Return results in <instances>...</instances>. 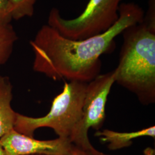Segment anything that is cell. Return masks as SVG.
I'll return each mask as SVG.
<instances>
[{
    "label": "cell",
    "instance_id": "5b68a950",
    "mask_svg": "<svg viewBox=\"0 0 155 155\" xmlns=\"http://www.w3.org/2000/svg\"><path fill=\"white\" fill-rule=\"evenodd\" d=\"M116 82L114 70L99 75L87 83L82 108L81 126L71 143L78 149L89 155H109L95 149L89 140L90 127L98 130L105 118V106L108 95Z\"/></svg>",
    "mask_w": 155,
    "mask_h": 155
},
{
    "label": "cell",
    "instance_id": "8fae6325",
    "mask_svg": "<svg viewBox=\"0 0 155 155\" xmlns=\"http://www.w3.org/2000/svg\"><path fill=\"white\" fill-rule=\"evenodd\" d=\"M12 20L9 0H0V23L11 24Z\"/></svg>",
    "mask_w": 155,
    "mask_h": 155
},
{
    "label": "cell",
    "instance_id": "277c9868",
    "mask_svg": "<svg viewBox=\"0 0 155 155\" xmlns=\"http://www.w3.org/2000/svg\"><path fill=\"white\" fill-rule=\"evenodd\" d=\"M121 0H89L79 16L72 19L62 17L57 8H52L48 25L63 36L71 40H83L104 33L119 17Z\"/></svg>",
    "mask_w": 155,
    "mask_h": 155
},
{
    "label": "cell",
    "instance_id": "9c48e42d",
    "mask_svg": "<svg viewBox=\"0 0 155 155\" xmlns=\"http://www.w3.org/2000/svg\"><path fill=\"white\" fill-rule=\"evenodd\" d=\"M18 37L11 24L0 23V67L8 61Z\"/></svg>",
    "mask_w": 155,
    "mask_h": 155
},
{
    "label": "cell",
    "instance_id": "4fadbf2b",
    "mask_svg": "<svg viewBox=\"0 0 155 155\" xmlns=\"http://www.w3.org/2000/svg\"><path fill=\"white\" fill-rule=\"evenodd\" d=\"M0 155H7L5 150L4 149V148L2 147V146L1 144H0Z\"/></svg>",
    "mask_w": 155,
    "mask_h": 155
},
{
    "label": "cell",
    "instance_id": "3957f363",
    "mask_svg": "<svg viewBox=\"0 0 155 155\" xmlns=\"http://www.w3.org/2000/svg\"><path fill=\"white\" fill-rule=\"evenodd\" d=\"M87 85V83L75 81L65 82L63 91L54 98L47 115L33 118L17 113L14 129L33 137L36 129L50 127L58 137L69 139L71 142L81 124Z\"/></svg>",
    "mask_w": 155,
    "mask_h": 155
},
{
    "label": "cell",
    "instance_id": "30bf717a",
    "mask_svg": "<svg viewBox=\"0 0 155 155\" xmlns=\"http://www.w3.org/2000/svg\"><path fill=\"white\" fill-rule=\"evenodd\" d=\"M12 18L18 20L32 16L37 0H9Z\"/></svg>",
    "mask_w": 155,
    "mask_h": 155
},
{
    "label": "cell",
    "instance_id": "ba28073f",
    "mask_svg": "<svg viewBox=\"0 0 155 155\" xmlns=\"http://www.w3.org/2000/svg\"><path fill=\"white\" fill-rule=\"evenodd\" d=\"M12 98L9 78L0 76V138L14 129L17 113L12 108Z\"/></svg>",
    "mask_w": 155,
    "mask_h": 155
},
{
    "label": "cell",
    "instance_id": "8992f818",
    "mask_svg": "<svg viewBox=\"0 0 155 155\" xmlns=\"http://www.w3.org/2000/svg\"><path fill=\"white\" fill-rule=\"evenodd\" d=\"M0 144L7 155H74L83 152L69 139L38 140L14 129L0 138Z\"/></svg>",
    "mask_w": 155,
    "mask_h": 155
},
{
    "label": "cell",
    "instance_id": "6da1fadb",
    "mask_svg": "<svg viewBox=\"0 0 155 155\" xmlns=\"http://www.w3.org/2000/svg\"><path fill=\"white\" fill-rule=\"evenodd\" d=\"M118 13V20L107 31L83 40L68 39L48 24L42 26L30 41L33 70L55 81H93L100 75V56L111 49L114 39L125 29L142 22L145 14L133 2L121 4Z\"/></svg>",
    "mask_w": 155,
    "mask_h": 155
},
{
    "label": "cell",
    "instance_id": "7a4b0ae2",
    "mask_svg": "<svg viewBox=\"0 0 155 155\" xmlns=\"http://www.w3.org/2000/svg\"><path fill=\"white\" fill-rule=\"evenodd\" d=\"M116 82L136 94L148 105L155 102V19L144 17L141 23L122 32Z\"/></svg>",
    "mask_w": 155,
    "mask_h": 155
},
{
    "label": "cell",
    "instance_id": "7c38bea8",
    "mask_svg": "<svg viewBox=\"0 0 155 155\" xmlns=\"http://www.w3.org/2000/svg\"><path fill=\"white\" fill-rule=\"evenodd\" d=\"M144 155H155V150L154 148L148 147L144 150Z\"/></svg>",
    "mask_w": 155,
    "mask_h": 155
},
{
    "label": "cell",
    "instance_id": "5bb4252c",
    "mask_svg": "<svg viewBox=\"0 0 155 155\" xmlns=\"http://www.w3.org/2000/svg\"><path fill=\"white\" fill-rule=\"evenodd\" d=\"M89 155L88 154H87V153H84V152H82V153H78V154H76V155Z\"/></svg>",
    "mask_w": 155,
    "mask_h": 155
},
{
    "label": "cell",
    "instance_id": "52a82bcc",
    "mask_svg": "<svg viewBox=\"0 0 155 155\" xmlns=\"http://www.w3.org/2000/svg\"><path fill=\"white\" fill-rule=\"evenodd\" d=\"M95 136L100 137L102 143H107L109 150H116L130 147L133 143V139L140 137L147 136L155 139V127L153 126L132 132H118L105 129L97 131Z\"/></svg>",
    "mask_w": 155,
    "mask_h": 155
}]
</instances>
